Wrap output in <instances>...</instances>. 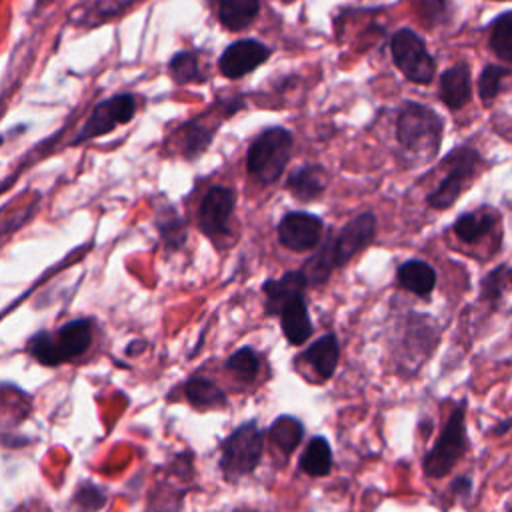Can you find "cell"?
Wrapping results in <instances>:
<instances>
[{"label":"cell","instance_id":"cell-1","mask_svg":"<svg viewBox=\"0 0 512 512\" xmlns=\"http://www.w3.org/2000/svg\"><path fill=\"white\" fill-rule=\"evenodd\" d=\"M374 234L376 216L372 212H362L356 218L348 220L338 230V234L306 262L308 280L314 284L326 282L330 272L338 266H344L352 256L366 248L374 240Z\"/></svg>","mask_w":512,"mask_h":512},{"label":"cell","instance_id":"cell-2","mask_svg":"<svg viewBox=\"0 0 512 512\" xmlns=\"http://www.w3.org/2000/svg\"><path fill=\"white\" fill-rule=\"evenodd\" d=\"M444 136V120L430 106L406 102L396 118V140L410 154L430 160L438 154Z\"/></svg>","mask_w":512,"mask_h":512},{"label":"cell","instance_id":"cell-3","mask_svg":"<svg viewBox=\"0 0 512 512\" xmlns=\"http://www.w3.org/2000/svg\"><path fill=\"white\" fill-rule=\"evenodd\" d=\"M466 406L468 400L462 398L450 410L436 442L422 458V470L428 478H444L470 450L468 428H466Z\"/></svg>","mask_w":512,"mask_h":512},{"label":"cell","instance_id":"cell-4","mask_svg":"<svg viewBox=\"0 0 512 512\" xmlns=\"http://www.w3.org/2000/svg\"><path fill=\"white\" fill-rule=\"evenodd\" d=\"M92 344V322L76 318L56 330V334L36 332L28 340V352L44 366H58L82 356Z\"/></svg>","mask_w":512,"mask_h":512},{"label":"cell","instance_id":"cell-5","mask_svg":"<svg viewBox=\"0 0 512 512\" xmlns=\"http://www.w3.org/2000/svg\"><path fill=\"white\" fill-rule=\"evenodd\" d=\"M292 152V134L282 126L262 130L250 144L246 154L248 174L260 184L276 182Z\"/></svg>","mask_w":512,"mask_h":512},{"label":"cell","instance_id":"cell-6","mask_svg":"<svg viewBox=\"0 0 512 512\" xmlns=\"http://www.w3.org/2000/svg\"><path fill=\"white\" fill-rule=\"evenodd\" d=\"M482 164H484L482 154L474 146L462 144L452 148L444 158V166H446L444 178L426 196L428 206L434 210H448L460 198L466 184L476 176Z\"/></svg>","mask_w":512,"mask_h":512},{"label":"cell","instance_id":"cell-7","mask_svg":"<svg viewBox=\"0 0 512 512\" xmlns=\"http://www.w3.org/2000/svg\"><path fill=\"white\" fill-rule=\"evenodd\" d=\"M264 450V432L256 420H250L238 426L222 444L220 470L226 480L234 482L250 474L262 456Z\"/></svg>","mask_w":512,"mask_h":512},{"label":"cell","instance_id":"cell-8","mask_svg":"<svg viewBox=\"0 0 512 512\" xmlns=\"http://www.w3.org/2000/svg\"><path fill=\"white\" fill-rule=\"evenodd\" d=\"M390 52L396 68L414 84H430L436 76V60L426 48L424 38L412 28H400L390 40Z\"/></svg>","mask_w":512,"mask_h":512},{"label":"cell","instance_id":"cell-9","mask_svg":"<svg viewBox=\"0 0 512 512\" xmlns=\"http://www.w3.org/2000/svg\"><path fill=\"white\" fill-rule=\"evenodd\" d=\"M134 114H136L134 94H118L108 100H102L94 106V110L90 112L88 120L84 122V126L80 128V132L72 144L104 136V134L112 132L116 126L130 122L134 118Z\"/></svg>","mask_w":512,"mask_h":512},{"label":"cell","instance_id":"cell-10","mask_svg":"<svg viewBox=\"0 0 512 512\" xmlns=\"http://www.w3.org/2000/svg\"><path fill=\"white\" fill-rule=\"evenodd\" d=\"M234 204H236V196L230 188L212 186L204 194V198L200 202V208H198L200 230L212 240L228 234Z\"/></svg>","mask_w":512,"mask_h":512},{"label":"cell","instance_id":"cell-11","mask_svg":"<svg viewBox=\"0 0 512 512\" xmlns=\"http://www.w3.org/2000/svg\"><path fill=\"white\" fill-rule=\"evenodd\" d=\"M322 220L308 212H288L278 224V240L292 252H306L320 244Z\"/></svg>","mask_w":512,"mask_h":512},{"label":"cell","instance_id":"cell-12","mask_svg":"<svg viewBox=\"0 0 512 512\" xmlns=\"http://www.w3.org/2000/svg\"><path fill=\"white\" fill-rule=\"evenodd\" d=\"M270 56V48L258 40L246 38L232 42L218 58L220 74L234 80L250 74L256 70L262 62H266Z\"/></svg>","mask_w":512,"mask_h":512},{"label":"cell","instance_id":"cell-13","mask_svg":"<svg viewBox=\"0 0 512 512\" xmlns=\"http://www.w3.org/2000/svg\"><path fill=\"white\" fill-rule=\"evenodd\" d=\"M438 98L450 110H462L472 100V76L468 62H456L440 74Z\"/></svg>","mask_w":512,"mask_h":512},{"label":"cell","instance_id":"cell-14","mask_svg":"<svg viewBox=\"0 0 512 512\" xmlns=\"http://www.w3.org/2000/svg\"><path fill=\"white\" fill-rule=\"evenodd\" d=\"M498 224L500 214L490 206H480L472 212L460 214L452 224V232L462 244H478L494 234L498 230Z\"/></svg>","mask_w":512,"mask_h":512},{"label":"cell","instance_id":"cell-15","mask_svg":"<svg viewBox=\"0 0 512 512\" xmlns=\"http://www.w3.org/2000/svg\"><path fill=\"white\" fill-rule=\"evenodd\" d=\"M308 286V276L304 270H290L282 274L278 280H266L262 290L266 294V312L268 314H280L282 308L304 294Z\"/></svg>","mask_w":512,"mask_h":512},{"label":"cell","instance_id":"cell-16","mask_svg":"<svg viewBox=\"0 0 512 512\" xmlns=\"http://www.w3.org/2000/svg\"><path fill=\"white\" fill-rule=\"evenodd\" d=\"M328 186V174L318 164H306L288 174L286 188L288 192L302 202H312L318 198Z\"/></svg>","mask_w":512,"mask_h":512},{"label":"cell","instance_id":"cell-17","mask_svg":"<svg viewBox=\"0 0 512 512\" xmlns=\"http://www.w3.org/2000/svg\"><path fill=\"white\" fill-rule=\"evenodd\" d=\"M396 280L400 288L426 298L436 288V270L426 260L410 258L398 266Z\"/></svg>","mask_w":512,"mask_h":512},{"label":"cell","instance_id":"cell-18","mask_svg":"<svg viewBox=\"0 0 512 512\" xmlns=\"http://www.w3.org/2000/svg\"><path fill=\"white\" fill-rule=\"evenodd\" d=\"M280 326H282V334L284 338L298 346V344H304L310 334H312V320H310V314H308V306L304 302V298H294L290 300L282 312H280Z\"/></svg>","mask_w":512,"mask_h":512},{"label":"cell","instance_id":"cell-19","mask_svg":"<svg viewBox=\"0 0 512 512\" xmlns=\"http://www.w3.org/2000/svg\"><path fill=\"white\" fill-rule=\"evenodd\" d=\"M302 360H306L314 372L322 378H330L338 366V358H340V344L338 338L334 334H324L318 340H314L300 356Z\"/></svg>","mask_w":512,"mask_h":512},{"label":"cell","instance_id":"cell-20","mask_svg":"<svg viewBox=\"0 0 512 512\" xmlns=\"http://www.w3.org/2000/svg\"><path fill=\"white\" fill-rule=\"evenodd\" d=\"M260 0H218V20L230 32L248 28L258 16Z\"/></svg>","mask_w":512,"mask_h":512},{"label":"cell","instance_id":"cell-21","mask_svg":"<svg viewBox=\"0 0 512 512\" xmlns=\"http://www.w3.org/2000/svg\"><path fill=\"white\" fill-rule=\"evenodd\" d=\"M512 292V264H498L480 280V300L492 310Z\"/></svg>","mask_w":512,"mask_h":512},{"label":"cell","instance_id":"cell-22","mask_svg":"<svg viewBox=\"0 0 512 512\" xmlns=\"http://www.w3.org/2000/svg\"><path fill=\"white\" fill-rule=\"evenodd\" d=\"M298 468L308 476H326L332 470V450L324 436H312L308 440Z\"/></svg>","mask_w":512,"mask_h":512},{"label":"cell","instance_id":"cell-23","mask_svg":"<svg viewBox=\"0 0 512 512\" xmlns=\"http://www.w3.org/2000/svg\"><path fill=\"white\" fill-rule=\"evenodd\" d=\"M488 48L504 62L512 64V10L496 14L488 24Z\"/></svg>","mask_w":512,"mask_h":512},{"label":"cell","instance_id":"cell-24","mask_svg":"<svg viewBox=\"0 0 512 512\" xmlns=\"http://www.w3.org/2000/svg\"><path fill=\"white\" fill-rule=\"evenodd\" d=\"M268 434H270L272 444H274L284 456H290V454L296 450V446L300 444L302 436H304V426H302V422H300L298 418H294V416H278V418L272 422Z\"/></svg>","mask_w":512,"mask_h":512},{"label":"cell","instance_id":"cell-25","mask_svg":"<svg viewBox=\"0 0 512 512\" xmlns=\"http://www.w3.org/2000/svg\"><path fill=\"white\" fill-rule=\"evenodd\" d=\"M184 394L188 402L196 408H212V406H224L226 394L208 378L194 376L186 382Z\"/></svg>","mask_w":512,"mask_h":512},{"label":"cell","instance_id":"cell-26","mask_svg":"<svg viewBox=\"0 0 512 512\" xmlns=\"http://www.w3.org/2000/svg\"><path fill=\"white\" fill-rule=\"evenodd\" d=\"M510 74H512V68H508L504 64H486L480 70L476 90H478L480 102L484 106H490L498 98V94L502 90V84H504V78H508Z\"/></svg>","mask_w":512,"mask_h":512},{"label":"cell","instance_id":"cell-27","mask_svg":"<svg viewBox=\"0 0 512 512\" xmlns=\"http://www.w3.org/2000/svg\"><path fill=\"white\" fill-rule=\"evenodd\" d=\"M168 72L174 82L178 84H188V82H202L204 74L200 72L198 56L190 50H182L170 58Z\"/></svg>","mask_w":512,"mask_h":512},{"label":"cell","instance_id":"cell-28","mask_svg":"<svg viewBox=\"0 0 512 512\" xmlns=\"http://www.w3.org/2000/svg\"><path fill=\"white\" fill-rule=\"evenodd\" d=\"M226 368L234 372L236 378L244 382H252L260 370V356L248 346L240 348L226 360Z\"/></svg>","mask_w":512,"mask_h":512},{"label":"cell","instance_id":"cell-29","mask_svg":"<svg viewBox=\"0 0 512 512\" xmlns=\"http://www.w3.org/2000/svg\"><path fill=\"white\" fill-rule=\"evenodd\" d=\"M214 130L216 128H210L206 124H200V122H188L184 126V154L186 158H196L198 154H202L212 136H214Z\"/></svg>","mask_w":512,"mask_h":512},{"label":"cell","instance_id":"cell-30","mask_svg":"<svg viewBox=\"0 0 512 512\" xmlns=\"http://www.w3.org/2000/svg\"><path fill=\"white\" fill-rule=\"evenodd\" d=\"M158 230H160V236H162V242L174 250V248H180L186 240V232H184V224L180 220L178 214H168V216H162L158 218Z\"/></svg>","mask_w":512,"mask_h":512},{"label":"cell","instance_id":"cell-31","mask_svg":"<svg viewBox=\"0 0 512 512\" xmlns=\"http://www.w3.org/2000/svg\"><path fill=\"white\" fill-rule=\"evenodd\" d=\"M416 10L428 26H436L448 18V0H414Z\"/></svg>","mask_w":512,"mask_h":512},{"label":"cell","instance_id":"cell-32","mask_svg":"<svg viewBox=\"0 0 512 512\" xmlns=\"http://www.w3.org/2000/svg\"><path fill=\"white\" fill-rule=\"evenodd\" d=\"M74 500H76V504H80L82 512H94L96 508H100L104 504L106 496H104V492L98 486H90L88 484V486L78 488Z\"/></svg>","mask_w":512,"mask_h":512},{"label":"cell","instance_id":"cell-33","mask_svg":"<svg viewBox=\"0 0 512 512\" xmlns=\"http://www.w3.org/2000/svg\"><path fill=\"white\" fill-rule=\"evenodd\" d=\"M450 490L456 496H460L462 500H468L470 494H472V480H470V476H456L452 480V484H450Z\"/></svg>","mask_w":512,"mask_h":512},{"label":"cell","instance_id":"cell-34","mask_svg":"<svg viewBox=\"0 0 512 512\" xmlns=\"http://www.w3.org/2000/svg\"><path fill=\"white\" fill-rule=\"evenodd\" d=\"M510 430H512V416L506 418V420H500V422L490 430V436H502V434H506V432H510Z\"/></svg>","mask_w":512,"mask_h":512},{"label":"cell","instance_id":"cell-35","mask_svg":"<svg viewBox=\"0 0 512 512\" xmlns=\"http://www.w3.org/2000/svg\"><path fill=\"white\" fill-rule=\"evenodd\" d=\"M492 2H512V0H492Z\"/></svg>","mask_w":512,"mask_h":512}]
</instances>
